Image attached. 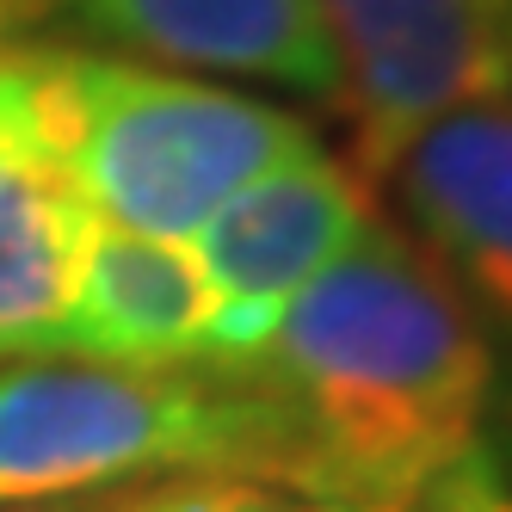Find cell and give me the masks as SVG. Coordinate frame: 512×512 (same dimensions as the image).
Returning a JSON list of instances; mask_svg holds the SVG:
<instances>
[{
  "label": "cell",
  "instance_id": "8992f818",
  "mask_svg": "<svg viewBox=\"0 0 512 512\" xmlns=\"http://www.w3.org/2000/svg\"><path fill=\"white\" fill-rule=\"evenodd\" d=\"M93 235L99 216L62 161L25 44L0 62V364L50 358Z\"/></svg>",
  "mask_w": 512,
  "mask_h": 512
},
{
  "label": "cell",
  "instance_id": "ba28073f",
  "mask_svg": "<svg viewBox=\"0 0 512 512\" xmlns=\"http://www.w3.org/2000/svg\"><path fill=\"white\" fill-rule=\"evenodd\" d=\"M216 290L192 241L99 223L50 358L124 364V371H204Z\"/></svg>",
  "mask_w": 512,
  "mask_h": 512
},
{
  "label": "cell",
  "instance_id": "6da1fadb",
  "mask_svg": "<svg viewBox=\"0 0 512 512\" xmlns=\"http://www.w3.org/2000/svg\"><path fill=\"white\" fill-rule=\"evenodd\" d=\"M216 377L266 408L272 488L352 512H420L469 475L500 383L488 327L383 216L290 297L241 371Z\"/></svg>",
  "mask_w": 512,
  "mask_h": 512
},
{
  "label": "cell",
  "instance_id": "4fadbf2b",
  "mask_svg": "<svg viewBox=\"0 0 512 512\" xmlns=\"http://www.w3.org/2000/svg\"><path fill=\"white\" fill-rule=\"evenodd\" d=\"M142 488H112V494H81V500H25V506H0V512H130Z\"/></svg>",
  "mask_w": 512,
  "mask_h": 512
},
{
  "label": "cell",
  "instance_id": "7a4b0ae2",
  "mask_svg": "<svg viewBox=\"0 0 512 512\" xmlns=\"http://www.w3.org/2000/svg\"><path fill=\"white\" fill-rule=\"evenodd\" d=\"M31 62L62 161L112 229L192 241L241 186L321 149L297 112L216 81L81 50H31Z\"/></svg>",
  "mask_w": 512,
  "mask_h": 512
},
{
  "label": "cell",
  "instance_id": "9c48e42d",
  "mask_svg": "<svg viewBox=\"0 0 512 512\" xmlns=\"http://www.w3.org/2000/svg\"><path fill=\"white\" fill-rule=\"evenodd\" d=\"M50 7L75 13L93 38L155 62L340 99V50L315 0H50Z\"/></svg>",
  "mask_w": 512,
  "mask_h": 512
},
{
  "label": "cell",
  "instance_id": "277c9868",
  "mask_svg": "<svg viewBox=\"0 0 512 512\" xmlns=\"http://www.w3.org/2000/svg\"><path fill=\"white\" fill-rule=\"evenodd\" d=\"M340 50L358 173H389L432 118L512 87V0H315Z\"/></svg>",
  "mask_w": 512,
  "mask_h": 512
},
{
  "label": "cell",
  "instance_id": "5bb4252c",
  "mask_svg": "<svg viewBox=\"0 0 512 512\" xmlns=\"http://www.w3.org/2000/svg\"><path fill=\"white\" fill-rule=\"evenodd\" d=\"M506 463H512V438H506Z\"/></svg>",
  "mask_w": 512,
  "mask_h": 512
},
{
  "label": "cell",
  "instance_id": "8fae6325",
  "mask_svg": "<svg viewBox=\"0 0 512 512\" xmlns=\"http://www.w3.org/2000/svg\"><path fill=\"white\" fill-rule=\"evenodd\" d=\"M420 512H512V488L500 482V475H488L482 463H475L469 475H457L445 494H432Z\"/></svg>",
  "mask_w": 512,
  "mask_h": 512
},
{
  "label": "cell",
  "instance_id": "3957f363",
  "mask_svg": "<svg viewBox=\"0 0 512 512\" xmlns=\"http://www.w3.org/2000/svg\"><path fill=\"white\" fill-rule=\"evenodd\" d=\"M235 475L272 488V420L235 377L31 358L0 371V506Z\"/></svg>",
  "mask_w": 512,
  "mask_h": 512
},
{
  "label": "cell",
  "instance_id": "5b68a950",
  "mask_svg": "<svg viewBox=\"0 0 512 512\" xmlns=\"http://www.w3.org/2000/svg\"><path fill=\"white\" fill-rule=\"evenodd\" d=\"M377 216L364 173L340 155H297L241 186L192 235V253L216 290V327L204 371H241L272 340L290 297L340 260Z\"/></svg>",
  "mask_w": 512,
  "mask_h": 512
},
{
  "label": "cell",
  "instance_id": "7c38bea8",
  "mask_svg": "<svg viewBox=\"0 0 512 512\" xmlns=\"http://www.w3.org/2000/svg\"><path fill=\"white\" fill-rule=\"evenodd\" d=\"M50 13V0H0V62L25 50V31Z\"/></svg>",
  "mask_w": 512,
  "mask_h": 512
},
{
  "label": "cell",
  "instance_id": "52a82bcc",
  "mask_svg": "<svg viewBox=\"0 0 512 512\" xmlns=\"http://www.w3.org/2000/svg\"><path fill=\"white\" fill-rule=\"evenodd\" d=\"M389 179L426 260L475 321L512 340V87L414 130Z\"/></svg>",
  "mask_w": 512,
  "mask_h": 512
},
{
  "label": "cell",
  "instance_id": "30bf717a",
  "mask_svg": "<svg viewBox=\"0 0 512 512\" xmlns=\"http://www.w3.org/2000/svg\"><path fill=\"white\" fill-rule=\"evenodd\" d=\"M130 512H352V506L303 500V494H284L266 482H235V475H192V482L142 488Z\"/></svg>",
  "mask_w": 512,
  "mask_h": 512
}]
</instances>
